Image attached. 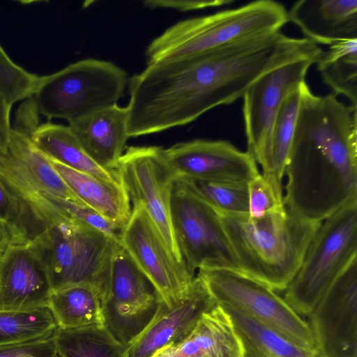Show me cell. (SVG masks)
Segmentation results:
<instances>
[{
    "label": "cell",
    "instance_id": "cell-1",
    "mask_svg": "<svg viewBox=\"0 0 357 357\" xmlns=\"http://www.w3.org/2000/svg\"><path fill=\"white\" fill-rule=\"evenodd\" d=\"M314 44L281 31L204 53L148 64L129 78L128 134L135 137L188 124L242 98L261 76L312 56Z\"/></svg>",
    "mask_w": 357,
    "mask_h": 357
},
{
    "label": "cell",
    "instance_id": "cell-2",
    "mask_svg": "<svg viewBox=\"0 0 357 357\" xmlns=\"http://www.w3.org/2000/svg\"><path fill=\"white\" fill-rule=\"evenodd\" d=\"M284 175V204L303 219L322 222L357 201V107L303 82Z\"/></svg>",
    "mask_w": 357,
    "mask_h": 357
},
{
    "label": "cell",
    "instance_id": "cell-3",
    "mask_svg": "<svg viewBox=\"0 0 357 357\" xmlns=\"http://www.w3.org/2000/svg\"><path fill=\"white\" fill-rule=\"evenodd\" d=\"M240 271L273 290H285L321 222L283 211L259 218L220 215Z\"/></svg>",
    "mask_w": 357,
    "mask_h": 357
},
{
    "label": "cell",
    "instance_id": "cell-4",
    "mask_svg": "<svg viewBox=\"0 0 357 357\" xmlns=\"http://www.w3.org/2000/svg\"><path fill=\"white\" fill-rule=\"evenodd\" d=\"M45 229L29 244L47 268L52 290L87 285L107 297L118 242L101 231L58 213L39 211Z\"/></svg>",
    "mask_w": 357,
    "mask_h": 357
},
{
    "label": "cell",
    "instance_id": "cell-5",
    "mask_svg": "<svg viewBox=\"0 0 357 357\" xmlns=\"http://www.w3.org/2000/svg\"><path fill=\"white\" fill-rule=\"evenodd\" d=\"M286 8L258 0L238 8L176 23L146 50L147 65L211 51L232 42L280 31L288 22Z\"/></svg>",
    "mask_w": 357,
    "mask_h": 357
},
{
    "label": "cell",
    "instance_id": "cell-6",
    "mask_svg": "<svg viewBox=\"0 0 357 357\" xmlns=\"http://www.w3.org/2000/svg\"><path fill=\"white\" fill-rule=\"evenodd\" d=\"M128 82L127 73L112 62L86 59L40 77L29 99L38 115L70 123L117 105Z\"/></svg>",
    "mask_w": 357,
    "mask_h": 357
},
{
    "label": "cell",
    "instance_id": "cell-7",
    "mask_svg": "<svg viewBox=\"0 0 357 357\" xmlns=\"http://www.w3.org/2000/svg\"><path fill=\"white\" fill-rule=\"evenodd\" d=\"M357 258V201L324 219L301 265L285 289L284 301L298 314L310 315L324 294Z\"/></svg>",
    "mask_w": 357,
    "mask_h": 357
},
{
    "label": "cell",
    "instance_id": "cell-8",
    "mask_svg": "<svg viewBox=\"0 0 357 357\" xmlns=\"http://www.w3.org/2000/svg\"><path fill=\"white\" fill-rule=\"evenodd\" d=\"M197 276L217 304L238 309L298 345L317 350L308 323L265 284L227 268H199Z\"/></svg>",
    "mask_w": 357,
    "mask_h": 357
},
{
    "label": "cell",
    "instance_id": "cell-9",
    "mask_svg": "<svg viewBox=\"0 0 357 357\" xmlns=\"http://www.w3.org/2000/svg\"><path fill=\"white\" fill-rule=\"evenodd\" d=\"M171 219L179 250L191 272L202 268L240 271L220 215L178 178L172 192Z\"/></svg>",
    "mask_w": 357,
    "mask_h": 357
},
{
    "label": "cell",
    "instance_id": "cell-10",
    "mask_svg": "<svg viewBox=\"0 0 357 357\" xmlns=\"http://www.w3.org/2000/svg\"><path fill=\"white\" fill-rule=\"evenodd\" d=\"M160 146H129L115 169L133 205L141 204L170 252L185 261L171 219V197L177 179Z\"/></svg>",
    "mask_w": 357,
    "mask_h": 357
},
{
    "label": "cell",
    "instance_id": "cell-11",
    "mask_svg": "<svg viewBox=\"0 0 357 357\" xmlns=\"http://www.w3.org/2000/svg\"><path fill=\"white\" fill-rule=\"evenodd\" d=\"M119 243L168 307L185 297L194 273L172 255L142 205H133Z\"/></svg>",
    "mask_w": 357,
    "mask_h": 357
},
{
    "label": "cell",
    "instance_id": "cell-12",
    "mask_svg": "<svg viewBox=\"0 0 357 357\" xmlns=\"http://www.w3.org/2000/svg\"><path fill=\"white\" fill-rule=\"evenodd\" d=\"M161 301L154 287L118 243L102 304L105 328L117 341L128 344L151 322Z\"/></svg>",
    "mask_w": 357,
    "mask_h": 357
},
{
    "label": "cell",
    "instance_id": "cell-13",
    "mask_svg": "<svg viewBox=\"0 0 357 357\" xmlns=\"http://www.w3.org/2000/svg\"><path fill=\"white\" fill-rule=\"evenodd\" d=\"M25 117L12 127L9 142L0 152V181L20 202L50 194L84 204L70 190L51 162L35 148L30 134L38 114L29 103Z\"/></svg>",
    "mask_w": 357,
    "mask_h": 357
},
{
    "label": "cell",
    "instance_id": "cell-14",
    "mask_svg": "<svg viewBox=\"0 0 357 357\" xmlns=\"http://www.w3.org/2000/svg\"><path fill=\"white\" fill-rule=\"evenodd\" d=\"M320 56L296 60L270 70L242 97L248 151L263 172L268 165L273 128L281 104L289 91L305 82L309 68Z\"/></svg>",
    "mask_w": 357,
    "mask_h": 357
},
{
    "label": "cell",
    "instance_id": "cell-15",
    "mask_svg": "<svg viewBox=\"0 0 357 357\" xmlns=\"http://www.w3.org/2000/svg\"><path fill=\"white\" fill-rule=\"evenodd\" d=\"M309 317L321 357H357V258L335 279Z\"/></svg>",
    "mask_w": 357,
    "mask_h": 357
},
{
    "label": "cell",
    "instance_id": "cell-16",
    "mask_svg": "<svg viewBox=\"0 0 357 357\" xmlns=\"http://www.w3.org/2000/svg\"><path fill=\"white\" fill-rule=\"evenodd\" d=\"M163 151L178 178L248 184L259 174L253 156L226 140L194 139Z\"/></svg>",
    "mask_w": 357,
    "mask_h": 357
},
{
    "label": "cell",
    "instance_id": "cell-17",
    "mask_svg": "<svg viewBox=\"0 0 357 357\" xmlns=\"http://www.w3.org/2000/svg\"><path fill=\"white\" fill-rule=\"evenodd\" d=\"M52 287L44 263L29 244H9L0 257V311L48 307Z\"/></svg>",
    "mask_w": 357,
    "mask_h": 357
},
{
    "label": "cell",
    "instance_id": "cell-18",
    "mask_svg": "<svg viewBox=\"0 0 357 357\" xmlns=\"http://www.w3.org/2000/svg\"><path fill=\"white\" fill-rule=\"evenodd\" d=\"M216 305L202 280L198 276L194 278L187 295L178 304L168 307L161 301L151 322L128 344L126 357H151L178 342L202 314Z\"/></svg>",
    "mask_w": 357,
    "mask_h": 357
},
{
    "label": "cell",
    "instance_id": "cell-19",
    "mask_svg": "<svg viewBox=\"0 0 357 357\" xmlns=\"http://www.w3.org/2000/svg\"><path fill=\"white\" fill-rule=\"evenodd\" d=\"M287 15L317 45L357 39V0H299Z\"/></svg>",
    "mask_w": 357,
    "mask_h": 357
},
{
    "label": "cell",
    "instance_id": "cell-20",
    "mask_svg": "<svg viewBox=\"0 0 357 357\" xmlns=\"http://www.w3.org/2000/svg\"><path fill=\"white\" fill-rule=\"evenodd\" d=\"M128 109L118 105L69 123L86 154L99 166L115 170L125 152Z\"/></svg>",
    "mask_w": 357,
    "mask_h": 357
},
{
    "label": "cell",
    "instance_id": "cell-21",
    "mask_svg": "<svg viewBox=\"0 0 357 357\" xmlns=\"http://www.w3.org/2000/svg\"><path fill=\"white\" fill-rule=\"evenodd\" d=\"M243 343L228 314L219 305L202 314L181 341L151 357H245Z\"/></svg>",
    "mask_w": 357,
    "mask_h": 357
},
{
    "label": "cell",
    "instance_id": "cell-22",
    "mask_svg": "<svg viewBox=\"0 0 357 357\" xmlns=\"http://www.w3.org/2000/svg\"><path fill=\"white\" fill-rule=\"evenodd\" d=\"M49 160L67 186L84 205L121 231L132 213L130 200L122 183L105 181Z\"/></svg>",
    "mask_w": 357,
    "mask_h": 357
},
{
    "label": "cell",
    "instance_id": "cell-23",
    "mask_svg": "<svg viewBox=\"0 0 357 357\" xmlns=\"http://www.w3.org/2000/svg\"><path fill=\"white\" fill-rule=\"evenodd\" d=\"M30 139L50 160L105 181L121 183L116 170L101 167L86 154L69 126L51 123L37 126Z\"/></svg>",
    "mask_w": 357,
    "mask_h": 357
},
{
    "label": "cell",
    "instance_id": "cell-24",
    "mask_svg": "<svg viewBox=\"0 0 357 357\" xmlns=\"http://www.w3.org/2000/svg\"><path fill=\"white\" fill-rule=\"evenodd\" d=\"M219 305L229 316L248 357H321L317 350L298 345L246 313Z\"/></svg>",
    "mask_w": 357,
    "mask_h": 357
},
{
    "label": "cell",
    "instance_id": "cell-25",
    "mask_svg": "<svg viewBox=\"0 0 357 357\" xmlns=\"http://www.w3.org/2000/svg\"><path fill=\"white\" fill-rule=\"evenodd\" d=\"M48 308L60 328L104 326L102 297L87 285H73L52 291Z\"/></svg>",
    "mask_w": 357,
    "mask_h": 357
},
{
    "label": "cell",
    "instance_id": "cell-26",
    "mask_svg": "<svg viewBox=\"0 0 357 357\" xmlns=\"http://www.w3.org/2000/svg\"><path fill=\"white\" fill-rule=\"evenodd\" d=\"M302 84L289 91L281 104L273 128L268 165L262 173L282 198V178L300 107Z\"/></svg>",
    "mask_w": 357,
    "mask_h": 357
},
{
    "label": "cell",
    "instance_id": "cell-27",
    "mask_svg": "<svg viewBox=\"0 0 357 357\" xmlns=\"http://www.w3.org/2000/svg\"><path fill=\"white\" fill-rule=\"evenodd\" d=\"M53 335L59 357H126L128 344L117 341L103 326L57 327Z\"/></svg>",
    "mask_w": 357,
    "mask_h": 357
},
{
    "label": "cell",
    "instance_id": "cell-28",
    "mask_svg": "<svg viewBox=\"0 0 357 357\" xmlns=\"http://www.w3.org/2000/svg\"><path fill=\"white\" fill-rule=\"evenodd\" d=\"M316 63L324 82L334 94L346 96L357 107V39L330 45Z\"/></svg>",
    "mask_w": 357,
    "mask_h": 357
},
{
    "label": "cell",
    "instance_id": "cell-29",
    "mask_svg": "<svg viewBox=\"0 0 357 357\" xmlns=\"http://www.w3.org/2000/svg\"><path fill=\"white\" fill-rule=\"evenodd\" d=\"M219 215L249 216L248 184L178 178Z\"/></svg>",
    "mask_w": 357,
    "mask_h": 357
},
{
    "label": "cell",
    "instance_id": "cell-30",
    "mask_svg": "<svg viewBox=\"0 0 357 357\" xmlns=\"http://www.w3.org/2000/svg\"><path fill=\"white\" fill-rule=\"evenodd\" d=\"M57 327L48 307L26 312L0 311V346L49 337Z\"/></svg>",
    "mask_w": 357,
    "mask_h": 357
},
{
    "label": "cell",
    "instance_id": "cell-31",
    "mask_svg": "<svg viewBox=\"0 0 357 357\" xmlns=\"http://www.w3.org/2000/svg\"><path fill=\"white\" fill-rule=\"evenodd\" d=\"M0 223L6 228L9 244H29L43 231V221L0 181Z\"/></svg>",
    "mask_w": 357,
    "mask_h": 357
},
{
    "label": "cell",
    "instance_id": "cell-32",
    "mask_svg": "<svg viewBox=\"0 0 357 357\" xmlns=\"http://www.w3.org/2000/svg\"><path fill=\"white\" fill-rule=\"evenodd\" d=\"M34 212H54L94 227L119 243L121 231L91 208L50 194H40L23 201Z\"/></svg>",
    "mask_w": 357,
    "mask_h": 357
},
{
    "label": "cell",
    "instance_id": "cell-33",
    "mask_svg": "<svg viewBox=\"0 0 357 357\" xmlns=\"http://www.w3.org/2000/svg\"><path fill=\"white\" fill-rule=\"evenodd\" d=\"M39 77L13 61L0 45V97L11 105L29 99Z\"/></svg>",
    "mask_w": 357,
    "mask_h": 357
},
{
    "label": "cell",
    "instance_id": "cell-34",
    "mask_svg": "<svg viewBox=\"0 0 357 357\" xmlns=\"http://www.w3.org/2000/svg\"><path fill=\"white\" fill-rule=\"evenodd\" d=\"M249 217L259 218L285 209L283 198L278 196L271 184L259 174L248 184Z\"/></svg>",
    "mask_w": 357,
    "mask_h": 357
},
{
    "label": "cell",
    "instance_id": "cell-35",
    "mask_svg": "<svg viewBox=\"0 0 357 357\" xmlns=\"http://www.w3.org/2000/svg\"><path fill=\"white\" fill-rule=\"evenodd\" d=\"M0 357H59L54 335L0 346Z\"/></svg>",
    "mask_w": 357,
    "mask_h": 357
},
{
    "label": "cell",
    "instance_id": "cell-36",
    "mask_svg": "<svg viewBox=\"0 0 357 357\" xmlns=\"http://www.w3.org/2000/svg\"><path fill=\"white\" fill-rule=\"evenodd\" d=\"M234 0H205V1H146L144 3L150 8H169L180 11H188L206 8L218 7L234 3Z\"/></svg>",
    "mask_w": 357,
    "mask_h": 357
},
{
    "label": "cell",
    "instance_id": "cell-37",
    "mask_svg": "<svg viewBox=\"0 0 357 357\" xmlns=\"http://www.w3.org/2000/svg\"><path fill=\"white\" fill-rule=\"evenodd\" d=\"M12 106L13 105L0 97V152L5 151L9 142L12 128L10 121Z\"/></svg>",
    "mask_w": 357,
    "mask_h": 357
},
{
    "label": "cell",
    "instance_id": "cell-38",
    "mask_svg": "<svg viewBox=\"0 0 357 357\" xmlns=\"http://www.w3.org/2000/svg\"><path fill=\"white\" fill-rule=\"evenodd\" d=\"M10 243V236L6 228L0 223V257Z\"/></svg>",
    "mask_w": 357,
    "mask_h": 357
},
{
    "label": "cell",
    "instance_id": "cell-39",
    "mask_svg": "<svg viewBox=\"0 0 357 357\" xmlns=\"http://www.w3.org/2000/svg\"><path fill=\"white\" fill-rule=\"evenodd\" d=\"M245 357H248L247 356H245Z\"/></svg>",
    "mask_w": 357,
    "mask_h": 357
}]
</instances>
